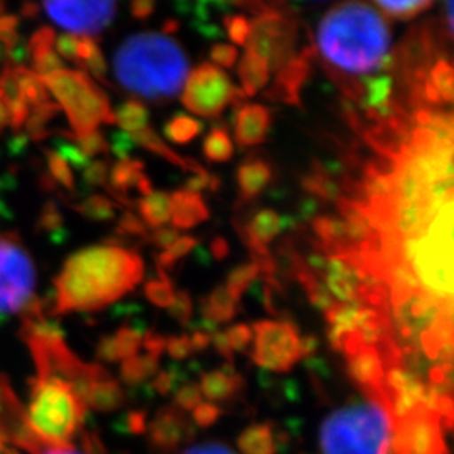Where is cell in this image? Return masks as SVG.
I'll use <instances>...</instances> for the list:
<instances>
[{"instance_id":"6da1fadb","label":"cell","mask_w":454,"mask_h":454,"mask_svg":"<svg viewBox=\"0 0 454 454\" xmlns=\"http://www.w3.org/2000/svg\"><path fill=\"white\" fill-rule=\"evenodd\" d=\"M35 365L26 418L34 434L48 444H71L88 418L93 373L66 345H29Z\"/></svg>"},{"instance_id":"7a4b0ae2","label":"cell","mask_w":454,"mask_h":454,"mask_svg":"<svg viewBox=\"0 0 454 454\" xmlns=\"http://www.w3.org/2000/svg\"><path fill=\"white\" fill-rule=\"evenodd\" d=\"M390 44L389 22L377 9L362 0H343L318 24L315 51L339 82L390 71L395 65Z\"/></svg>"},{"instance_id":"3957f363","label":"cell","mask_w":454,"mask_h":454,"mask_svg":"<svg viewBox=\"0 0 454 454\" xmlns=\"http://www.w3.org/2000/svg\"><path fill=\"white\" fill-rule=\"evenodd\" d=\"M142 258L118 244H97L66 260L54 279L52 311L97 313L133 292L144 279Z\"/></svg>"},{"instance_id":"277c9868","label":"cell","mask_w":454,"mask_h":454,"mask_svg":"<svg viewBox=\"0 0 454 454\" xmlns=\"http://www.w3.org/2000/svg\"><path fill=\"white\" fill-rule=\"evenodd\" d=\"M114 73L118 84L133 97L165 103L179 95L189 76V59L167 34H133L116 49Z\"/></svg>"},{"instance_id":"5b68a950","label":"cell","mask_w":454,"mask_h":454,"mask_svg":"<svg viewBox=\"0 0 454 454\" xmlns=\"http://www.w3.org/2000/svg\"><path fill=\"white\" fill-rule=\"evenodd\" d=\"M397 444L387 390L367 392L330 412L320 426L322 454H392Z\"/></svg>"},{"instance_id":"8992f818","label":"cell","mask_w":454,"mask_h":454,"mask_svg":"<svg viewBox=\"0 0 454 454\" xmlns=\"http://www.w3.org/2000/svg\"><path fill=\"white\" fill-rule=\"evenodd\" d=\"M380 256L386 261H404L422 292L453 303V204L439 212L422 236L401 241Z\"/></svg>"},{"instance_id":"52a82bcc","label":"cell","mask_w":454,"mask_h":454,"mask_svg":"<svg viewBox=\"0 0 454 454\" xmlns=\"http://www.w3.org/2000/svg\"><path fill=\"white\" fill-rule=\"evenodd\" d=\"M43 82L58 103L65 108L69 123L78 137L98 131L101 123H114L110 99L103 90L90 80L82 71L56 67L41 71Z\"/></svg>"},{"instance_id":"ba28073f","label":"cell","mask_w":454,"mask_h":454,"mask_svg":"<svg viewBox=\"0 0 454 454\" xmlns=\"http://www.w3.org/2000/svg\"><path fill=\"white\" fill-rule=\"evenodd\" d=\"M37 309L33 256L16 232L0 227V322Z\"/></svg>"},{"instance_id":"9c48e42d","label":"cell","mask_w":454,"mask_h":454,"mask_svg":"<svg viewBox=\"0 0 454 454\" xmlns=\"http://www.w3.org/2000/svg\"><path fill=\"white\" fill-rule=\"evenodd\" d=\"M244 98L243 91L232 84L226 71L211 63H202L189 74L182 93V103L194 114L217 118L226 106H238Z\"/></svg>"},{"instance_id":"30bf717a","label":"cell","mask_w":454,"mask_h":454,"mask_svg":"<svg viewBox=\"0 0 454 454\" xmlns=\"http://www.w3.org/2000/svg\"><path fill=\"white\" fill-rule=\"evenodd\" d=\"M251 328L254 364L271 372H290L301 358L298 328L288 320H258Z\"/></svg>"},{"instance_id":"8fae6325","label":"cell","mask_w":454,"mask_h":454,"mask_svg":"<svg viewBox=\"0 0 454 454\" xmlns=\"http://www.w3.org/2000/svg\"><path fill=\"white\" fill-rule=\"evenodd\" d=\"M43 7L66 35L95 39L112 24L116 0H43Z\"/></svg>"},{"instance_id":"7c38bea8","label":"cell","mask_w":454,"mask_h":454,"mask_svg":"<svg viewBox=\"0 0 454 454\" xmlns=\"http://www.w3.org/2000/svg\"><path fill=\"white\" fill-rule=\"evenodd\" d=\"M296 22L273 9L251 20V35L246 49L262 58L271 71H278L296 54Z\"/></svg>"},{"instance_id":"4fadbf2b","label":"cell","mask_w":454,"mask_h":454,"mask_svg":"<svg viewBox=\"0 0 454 454\" xmlns=\"http://www.w3.org/2000/svg\"><path fill=\"white\" fill-rule=\"evenodd\" d=\"M442 419L436 412L419 407L404 421L395 424V434L404 454H448Z\"/></svg>"},{"instance_id":"5bb4252c","label":"cell","mask_w":454,"mask_h":454,"mask_svg":"<svg viewBox=\"0 0 454 454\" xmlns=\"http://www.w3.org/2000/svg\"><path fill=\"white\" fill-rule=\"evenodd\" d=\"M194 436L192 422L176 404L162 407L146 427L148 448L153 454H177Z\"/></svg>"},{"instance_id":"9a60e30c","label":"cell","mask_w":454,"mask_h":454,"mask_svg":"<svg viewBox=\"0 0 454 454\" xmlns=\"http://www.w3.org/2000/svg\"><path fill=\"white\" fill-rule=\"evenodd\" d=\"M317 59V51L313 46L303 48L298 54H294L292 59L279 67L276 71L275 82L273 86L266 91L264 97L273 99V101H281L286 105H301V90L303 84L311 74L313 63Z\"/></svg>"},{"instance_id":"2e32d148","label":"cell","mask_w":454,"mask_h":454,"mask_svg":"<svg viewBox=\"0 0 454 454\" xmlns=\"http://www.w3.org/2000/svg\"><path fill=\"white\" fill-rule=\"evenodd\" d=\"M347 357V373L364 394L384 389L386 365L377 347L360 345Z\"/></svg>"},{"instance_id":"e0dca14e","label":"cell","mask_w":454,"mask_h":454,"mask_svg":"<svg viewBox=\"0 0 454 454\" xmlns=\"http://www.w3.org/2000/svg\"><path fill=\"white\" fill-rule=\"evenodd\" d=\"M273 125V114L262 105H239L234 110L232 127L236 142L241 146L261 145Z\"/></svg>"},{"instance_id":"ac0fdd59","label":"cell","mask_w":454,"mask_h":454,"mask_svg":"<svg viewBox=\"0 0 454 454\" xmlns=\"http://www.w3.org/2000/svg\"><path fill=\"white\" fill-rule=\"evenodd\" d=\"M209 209L202 195L185 189L170 194V221L176 229H191L209 219Z\"/></svg>"},{"instance_id":"d6986e66","label":"cell","mask_w":454,"mask_h":454,"mask_svg":"<svg viewBox=\"0 0 454 454\" xmlns=\"http://www.w3.org/2000/svg\"><path fill=\"white\" fill-rule=\"evenodd\" d=\"M273 180V168L260 155H249L238 168L241 202H249L266 191Z\"/></svg>"},{"instance_id":"ffe728a7","label":"cell","mask_w":454,"mask_h":454,"mask_svg":"<svg viewBox=\"0 0 454 454\" xmlns=\"http://www.w3.org/2000/svg\"><path fill=\"white\" fill-rule=\"evenodd\" d=\"M243 387V379L239 373L234 372L232 365L211 371L200 375V394L207 397L211 403H223L234 397Z\"/></svg>"},{"instance_id":"44dd1931","label":"cell","mask_w":454,"mask_h":454,"mask_svg":"<svg viewBox=\"0 0 454 454\" xmlns=\"http://www.w3.org/2000/svg\"><path fill=\"white\" fill-rule=\"evenodd\" d=\"M238 448L241 454H276L279 438L270 422H256L247 426L239 434Z\"/></svg>"},{"instance_id":"7402d4cb","label":"cell","mask_w":454,"mask_h":454,"mask_svg":"<svg viewBox=\"0 0 454 454\" xmlns=\"http://www.w3.org/2000/svg\"><path fill=\"white\" fill-rule=\"evenodd\" d=\"M271 69L256 52L246 49L239 61V80L244 97H254L270 82Z\"/></svg>"},{"instance_id":"603a6c76","label":"cell","mask_w":454,"mask_h":454,"mask_svg":"<svg viewBox=\"0 0 454 454\" xmlns=\"http://www.w3.org/2000/svg\"><path fill=\"white\" fill-rule=\"evenodd\" d=\"M131 138V142L135 145H142L146 148L148 152L159 155L165 159L167 162L172 163V165H177L180 168H184L185 172H192V174H199L202 170H206L204 167H200L199 163L191 160V159H184L177 155L172 148H168L167 144L163 142L162 138L155 133V130L152 127H146L145 130L138 131V133H133L129 135Z\"/></svg>"},{"instance_id":"cb8c5ba5","label":"cell","mask_w":454,"mask_h":454,"mask_svg":"<svg viewBox=\"0 0 454 454\" xmlns=\"http://www.w3.org/2000/svg\"><path fill=\"white\" fill-rule=\"evenodd\" d=\"M145 177V165L142 160L130 157L120 159L110 174L112 191L123 200V195L129 194L131 189L137 191V187Z\"/></svg>"},{"instance_id":"d4e9b609","label":"cell","mask_w":454,"mask_h":454,"mask_svg":"<svg viewBox=\"0 0 454 454\" xmlns=\"http://www.w3.org/2000/svg\"><path fill=\"white\" fill-rule=\"evenodd\" d=\"M200 313L215 324H227L238 313V301L229 294L226 286H217L200 301Z\"/></svg>"},{"instance_id":"484cf974","label":"cell","mask_w":454,"mask_h":454,"mask_svg":"<svg viewBox=\"0 0 454 454\" xmlns=\"http://www.w3.org/2000/svg\"><path fill=\"white\" fill-rule=\"evenodd\" d=\"M137 207L145 226L159 229L167 226L170 221V194L153 191L152 194L142 197L137 202Z\"/></svg>"},{"instance_id":"4316f807","label":"cell","mask_w":454,"mask_h":454,"mask_svg":"<svg viewBox=\"0 0 454 454\" xmlns=\"http://www.w3.org/2000/svg\"><path fill=\"white\" fill-rule=\"evenodd\" d=\"M307 192L324 200H339L341 197L340 187L332 177V174L325 168L324 165H313L309 174L301 180Z\"/></svg>"},{"instance_id":"83f0119b","label":"cell","mask_w":454,"mask_h":454,"mask_svg":"<svg viewBox=\"0 0 454 454\" xmlns=\"http://www.w3.org/2000/svg\"><path fill=\"white\" fill-rule=\"evenodd\" d=\"M114 121L121 127L123 133L133 135L150 127V114L142 101L129 99L114 112Z\"/></svg>"},{"instance_id":"f1b7e54d","label":"cell","mask_w":454,"mask_h":454,"mask_svg":"<svg viewBox=\"0 0 454 454\" xmlns=\"http://www.w3.org/2000/svg\"><path fill=\"white\" fill-rule=\"evenodd\" d=\"M159 371V360L150 356H135L121 360L120 375L129 386H140Z\"/></svg>"},{"instance_id":"f546056e","label":"cell","mask_w":454,"mask_h":454,"mask_svg":"<svg viewBox=\"0 0 454 454\" xmlns=\"http://www.w3.org/2000/svg\"><path fill=\"white\" fill-rule=\"evenodd\" d=\"M202 129L204 127L199 120H195L189 114H179L167 121L163 131L170 142L177 145H185L197 138L202 133Z\"/></svg>"},{"instance_id":"4dcf8cb0","label":"cell","mask_w":454,"mask_h":454,"mask_svg":"<svg viewBox=\"0 0 454 454\" xmlns=\"http://www.w3.org/2000/svg\"><path fill=\"white\" fill-rule=\"evenodd\" d=\"M145 333V330L138 326H121L114 335H110L116 362L138 356Z\"/></svg>"},{"instance_id":"1f68e13d","label":"cell","mask_w":454,"mask_h":454,"mask_svg":"<svg viewBox=\"0 0 454 454\" xmlns=\"http://www.w3.org/2000/svg\"><path fill=\"white\" fill-rule=\"evenodd\" d=\"M373 4L390 19L409 20L422 14L434 0H372Z\"/></svg>"},{"instance_id":"d6a6232c","label":"cell","mask_w":454,"mask_h":454,"mask_svg":"<svg viewBox=\"0 0 454 454\" xmlns=\"http://www.w3.org/2000/svg\"><path fill=\"white\" fill-rule=\"evenodd\" d=\"M260 278V268L256 262L249 261L236 266L227 276L226 290L234 298V301L239 303L244 293L253 286V283Z\"/></svg>"},{"instance_id":"836d02e7","label":"cell","mask_w":454,"mask_h":454,"mask_svg":"<svg viewBox=\"0 0 454 454\" xmlns=\"http://www.w3.org/2000/svg\"><path fill=\"white\" fill-rule=\"evenodd\" d=\"M204 155L209 162L223 163L232 159L234 145L226 129L215 127L204 140Z\"/></svg>"},{"instance_id":"e575fe53","label":"cell","mask_w":454,"mask_h":454,"mask_svg":"<svg viewBox=\"0 0 454 454\" xmlns=\"http://www.w3.org/2000/svg\"><path fill=\"white\" fill-rule=\"evenodd\" d=\"M174 285L168 275L159 270V276L153 279H148L145 283V296L150 303L160 309H168L174 300Z\"/></svg>"},{"instance_id":"d590c367","label":"cell","mask_w":454,"mask_h":454,"mask_svg":"<svg viewBox=\"0 0 454 454\" xmlns=\"http://www.w3.org/2000/svg\"><path fill=\"white\" fill-rule=\"evenodd\" d=\"M197 246H199V241L192 236H180L176 243L159 254V258H157L159 270H162L165 273L170 271L177 261L191 254Z\"/></svg>"},{"instance_id":"8d00e7d4","label":"cell","mask_w":454,"mask_h":454,"mask_svg":"<svg viewBox=\"0 0 454 454\" xmlns=\"http://www.w3.org/2000/svg\"><path fill=\"white\" fill-rule=\"evenodd\" d=\"M80 212L90 219L110 221L116 214V204L103 195H91L80 204Z\"/></svg>"},{"instance_id":"74e56055","label":"cell","mask_w":454,"mask_h":454,"mask_svg":"<svg viewBox=\"0 0 454 454\" xmlns=\"http://www.w3.org/2000/svg\"><path fill=\"white\" fill-rule=\"evenodd\" d=\"M223 26L226 29L229 39L238 44L246 46L251 35V20L243 14H224L223 16Z\"/></svg>"},{"instance_id":"f35d334b","label":"cell","mask_w":454,"mask_h":454,"mask_svg":"<svg viewBox=\"0 0 454 454\" xmlns=\"http://www.w3.org/2000/svg\"><path fill=\"white\" fill-rule=\"evenodd\" d=\"M182 379H184V372L180 371L179 365H170L168 369L155 375L152 382V389L155 390L159 395L176 394V390L179 389L182 384Z\"/></svg>"},{"instance_id":"ab89813d","label":"cell","mask_w":454,"mask_h":454,"mask_svg":"<svg viewBox=\"0 0 454 454\" xmlns=\"http://www.w3.org/2000/svg\"><path fill=\"white\" fill-rule=\"evenodd\" d=\"M192 313H194V303L191 293L180 290L174 294L172 305L168 307V315L177 320L182 326H189L192 324Z\"/></svg>"},{"instance_id":"60d3db41","label":"cell","mask_w":454,"mask_h":454,"mask_svg":"<svg viewBox=\"0 0 454 454\" xmlns=\"http://www.w3.org/2000/svg\"><path fill=\"white\" fill-rule=\"evenodd\" d=\"M16 39V19L9 16L0 0V59L11 51Z\"/></svg>"},{"instance_id":"b9f144b4","label":"cell","mask_w":454,"mask_h":454,"mask_svg":"<svg viewBox=\"0 0 454 454\" xmlns=\"http://www.w3.org/2000/svg\"><path fill=\"white\" fill-rule=\"evenodd\" d=\"M221 185V180L217 176H212L207 170H202L199 174H192L189 179L185 180V191L194 192V194H200V192H215Z\"/></svg>"},{"instance_id":"7bdbcfd3","label":"cell","mask_w":454,"mask_h":454,"mask_svg":"<svg viewBox=\"0 0 454 454\" xmlns=\"http://www.w3.org/2000/svg\"><path fill=\"white\" fill-rule=\"evenodd\" d=\"M16 454H88L80 446H76L74 442L71 444H48L44 441H37L33 446H29L24 451H19Z\"/></svg>"},{"instance_id":"ee69618b","label":"cell","mask_w":454,"mask_h":454,"mask_svg":"<svg viewBox=\"0 0 454 454\" xmlns=\"http://www.w3.org/2000/svg\"><path fill=\"white\" fill-rule=\"evenodd\" d=\"M223 416V409L214 403H200L192 411V421L197 427H211Z\"/></svg>"},{"instance_id":"f6af8a7d","label":"cell","mask_w":454,"mask_h":454,"mask_svg":"<svg viewBox=\"0 0 454 454\" xmlns=\"http://www.w3.org/2000/svg\"><path fill=\"white\" fill-rule=\"evenodd\" d=\"M227 341L232 352H244L253 341V328L249 325H232L226 332Z\"/></svg>"},{"instance_id":"bcb514c9","label":"cell","mask_w":454,"mask_h":454,"mask_svg":"<svg viewBox=\"0 0 454 454\" xmlns=\"http://www.w3.org/2000/svg\"><path fill=\"white\" fill-rule=\"evenodd\" d=\"M202 403V394L199 386L195 384H184L179 389L176 390V406L180 411H194L195 407Z\"/></svg>"},{"instance_id":"7dc6e473","label":"cell","mask_w":454,"mask_h":454,"mask_svg":"<svg viewBox=\"0 0 454 454\" xmlns=\"http://www.w3.org/2000/svg\"><path fill=\"white\" fill-rule=\"evenodd\" d=\"M165 352L170 356L174 360H185L191 357L192 352V345H191V339L189 335H174L168 337L165 341Z\"/></svg>"},{"instance_id":"c3c4849f","label":"cell","mask_w":454,"mask_h":454,"mask_svg":"<svg viewBox=\"0 0 454 454\" xmlns=\"http://www.w3.org/2000/svg\"><path fill=\"white\" fill-rule=\"evenodd\" d=\"M116 231H118L120 234L138 236V238H146V232H148L145 224H144V221H142L138 215L131 214V212H125V214L121 215Z\"/></svg>"},{"instance_id":"681fc988","label":"cell","mask_w":454,"mask_h":454,"mask_svg":"<svg viewBox=\"0 0 454 454\" xmlns=\"http://www.w3.org/2000/svg\"><path fill=\"white\" fill-rule=\"evenodd\" d=\"M123 424V431L133 434V436H142L146 434V427H148V421H146V411H130L123 416L121 419Z\"/></svg>"},{"instance_id":"f907efd6","label":"cell","mask_w":454,"mask_h":454,"mask_svg":"<svg viewBox=\"0 0 454 454\" xmlns=\"http://www.w3.org/2000/svg\"><path fill=\"white\" fill-rule=\"evenodd\" d=\"M239 58L238 49L231 44H215L211 49V59L217 65V67H232Z\"/></svg>"},{"instance_id":"816d5d0a","label":"cell","mask_w":454,"mask_h":454,"mask_svg":"<svg viewBox=\"0 0 454 454\" xmlns=\"http://www.w3.org/2000/svg\"><path fill=\"white\" fill-rule=\"evenodd\" d=\"M179 231L176 227H159L150 236L148 241L155 244L157 247H162L163 251L168 249L172 244L179 239Z\"/></svg>"},{"instance_id":"f5cc1de1","label":"cell","mask_w":454,"mask_h":454,"mask_svg":"<svg viewBox=\"0 0 454 454\" xmlns=\"http://www.w3.org/2000/svg\"><path fill=\"white\" fill-rule=\"evenodd\" d=\"M165 341H167V339L160 335V333L146 332L145 335H144V341H142V345L145 347L146 356L159 360L163 352H165Z\"/></svg>"},{"instance_id":"db71d44e","label":"cell","mask_w":454,"mask_h":454,"mask_svg":"<svg viewBox=\"0 0 454 454\" xmlns=\"http://www.w3.org/2000/svg\"><path fill=\"white\" fill-rule=\"evenodd\" d=\"M108 177V167L105 162L88 163L84 170V180L91 185H103Z\"/></svg>"},{"instance_id":"11a10c76","label":"cell","mask_w":454,"mask_h":454,"mask_svg":"<svg viewBox=\"0 0 454 454\" xmlns=\"http://www.w3.org/2000/svg\"><path fill=\"white\" fill-rule=\"evenodd\" d=\"M131 16L138 20H145L153 14L155 2L153 0H131Z\"/></svg>"},{"instance_id":"9f6ffc18","label":"cell","mask_w":454,"mask_h":454,"mask_svg":"<svg viewBox=\"0 0 454 454\" xmlns=\"http://www.w3.org/2000/svg\"><path fill=\"white\" fill-rule=\"evenodd\" d=\"M211 343L219 356H223L229 362H232V348H231V345L227 341L226 332H219L217 330L215 333H212Z\"/></svg>"},{"instance_id":"6f0895ef","label":"cell","mask_w":454,"mask_h":454,"mask_svg":"<svg viewBox=\"0 0 454 454\" xmlns=\"http://www.w3.org/2000/svg\"><path fill=\"white\" fill-rule=\"evenodd\" d=\"M184 454H236L221 442H204L187 450Z\"/></svg>"},{"instance_id":"680465c9","label":"cell","mask_w":454,"mask_h":454,"mask_svg":"<svg viewBox=\"0 0 454 454\" xmlns=\"http://www.w3.org/2000/svg\"><path fill=\"white\" fill-rule=\"evenodd\" d=\"M320 348V339L315 333H309L307 337L300 339V352L301 357L311 358Z\"/></svg>"},{"instance_id":"91938a15","label":"cell","mask_w":454,"mask_h":454,"mask_svg":"<svg viewBox=\"0 0 454 454\" xmlns=\"http://www.w3.org/2000/svg\"><path fill=\"white\" fill-rule=\"evenodd\" d=\"M189 339L192 345V352H204L211 345V335L202 330H192V335Z\"/></svg>"},{"instance_id":"94428289","label":"cell","mask_w":454,"mask_h":454,"mask_svg":"<svg viewBox=\"0 0 454 454\" xmlns=\"http://www.w3.org/2000/svg\"><path fill=\"white\" fill-rule=\"evenodd\" d=\"M211 254L214 260L223 261L229 256V244L224 238H215L211 243Z\"/></svg>"},{"instance_id":"6125c7cd","label":"cell","mask_w":454,"mask_h":454,"mask_svg":"<svg viewBox=\"0 0 454 454\" xmlns=\"http://www.w3.org/2000/svg\"><path fill=\"white\" fill-rule=\"evenodd\" d=\"M444 20H446V34L453 37V0H444Z\"/></svg>"}]
</instances>
